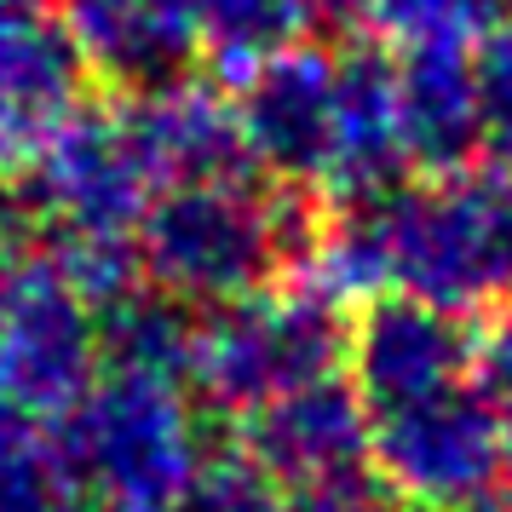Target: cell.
Wrapping results in <instances>:
<instances>
[{"instance_id": "6da1fadb", "label": "cell", "mask_w": 512, "mask_h": 512, "mask_svg": "<svg viewBox=\"0 0 512 512\" xmlns=\"http://www.w3.org/2000/svg\"><path fill=\"white\" fill-rule=\"evenodd\" d=\"M351 294H409L449 317L512 305V167H455L432 185L351 196L323 236Z\"/></svg>"}, {"instance_id": "7a4b0ae2", "label": "cell", "mask_w": 512, "mask_h": 512, "mask_svg": "<svg viewBox=\"0 0 512 512\" xmlns=\"http://www.w3.org/2000/svg\"><path fill=\"white\" fill-rule=\"evenodd\" d=\"M139 277L185 311L259 294L305 259V219L236 179L167 185L139 219Z\"/></svg>"}, {"instance_id": "3957f363", "label": "cell", "mask_w": 512, "mask_h": 512, "mask_svg": "<svg viewBox=\"0 0 512 512\" xmlns=\"http://www.w3.org/2000/svg\"><path fill=\"white\" fill-rule=\"evenodd\" d=\"M47 449L81 495V512H167L202 461L185 380L98 369L70 415L52 420Z\"/></svg>"}, {"instance_id": "277c9868", "label": "cell", "mask_w": 512, "mask_h": 512, "mask_svg": "<svg viewBox=\"0 0 512 512\" xmlns=\"http://www.w3.org/2000/svg\"><path fill=\"white\" fill-rule=\"evenodd\" d=\"M351 317L323 282H271L196 317L185 386L219 415H254L311 380L346 374Z\"/></svg>"}, {"instance_id": "5b68a950", "label": "cell", "mask_w": 512, "mask_h": 512, "mask_svg": "<svg viewBox=\"0 0 512 512\" xmlns=\"http://www.w3.org/2000/svg\"><path fill=\"white\" fill-rule=\"evenodd\" d=\"M369 466L420 512H484L512 478L507 426L478 374L369 415Z\"/></svg>"}, {"instance_id": "8992f818", "label": "cell", "mask_w": 512, "mask_h": 512, "mask_svg": "<svg viewBox=\"0 0 512 512\" xmlns=\"http://www.w3.org/2000/svg\"><path fill=\"white\" fill-rule=\"evenodd\" d=\"M104 369L98 305L81 300L47 259H29L0 311V409L12 420H58Z\"/></svg>"}, {"instance_id": "52a82bcc", "label": "cell", "mask_w": 512, "mask_h": 512, "mask_svg": "<svg viewBox=\"0 0 512 512\" xmlns=\"http://www.w3.org/2000/svg\"><path fill=\"white\" fill-rule=\"evenodd\" d=\"M150 167H144L133 127L81 121L41 144L29 179V213L41 219L47 248H104L133 242L150 208Z\"/></svg>"}, {"instance_id": "ba28073f", "label": "cell", "mask_w": 512, "mask_h": 512, "mask_svg": "<svg viewBox=\"0 0 512 512\" xmlns=\"http://www.w3.org/2000/svg\"><path fill=\"white\" fill-rule=\"evenodd\" d=\"M478 334L438 305H420L409 294H374L351 317L346 340V380L363 415L409 403L420 392H438L472 374Z\"/></svg>"}, {"instance_id": "9c48e42d", "label": "cell", "mask_w": 512, "mask_h": 512, "mask_svg": "<svg viewBox=\"0 0 512 512\" xmlns=\"http://www.w3.org/2000/svg\"><path fill=\"white\" fill-rule=\"evenodd\" d=\"M242 449L282 489H300L351 466H369V415L346 374H328L242 415Z\"/></svg>"}, {"instance_id": "30bf717a", "label": "cell", "mask_w": 512, "mask_h": 512, "mask_svg": "<svg viewBox=\"0 0 512 512\" xmlns=\"http://www.w3.org/2000/svg\"><path fill=\"white\" fill-rule=\"evenodd\" d=\"M242 150L282 179H334L340 150V75L323 64H277L254 81V98L236 121Z\"/></svg>"}, {"instance_id": "8fae6325", "label": "cell", "mask_w": 512, "mask_h": 512, "mask_svg": "<svg viewBox=\"0 0 512 512\" xmlns=\"http://www.w3.org/2000/svg\"><path fill=\"white\" fill-rule=\"evenodd\" d=\"M75 47L41 18L0 24V150L35 156L52 133H64L75 104Z\"/></svg>"}, {"instance_id": "7c38bea8", "label": "cell", "mask_w": 512, "mask_h": 512, "mask_svg": "<svg viewBox=\"0 0 512 512\" xmlns=\"http://www.w3.org/2000/svg\"><path fill=\"white\" fill-rule=\"evenodd\" d=\"M397 121H403V156L432 173H455L478 150V98L472 64L449 41H432L397 70Z\"/></svg>"}, {"instance_id": "4fadbf2b", "label": "cell", "mask_w": 512, "mask_h": 512, "mask_svg": "<svg viewBox=\"0 0 512 512\" xmlns=\"http://www.w3.org/2000/svg\"><path fill=\"white\" fill-rule=\"evenodd\" d=\"M190 334H196V311H185L179 300L156 294L150 282L127 288V294L110 300V305H98L104 369H133V374H156V380H185Z\"/></svg>"}, {"instance_id": "5bb4252c", "label": "cell", "mask_w": 512, "mask_h": 512, "mask_svg": "<svg viewBox=\"0 0 512 512\" xmlns=\"http://www.w3.org/2000/svg\"><path fill=\"white\" fill-rule=\"evenodd\" d=\"M167 512H288V489L236 443V449L202 455L190 466V478L167 501Z\"/></svg>"}, {"instance_id": "9a60e30c", "label": "cell", "mask_w": 512, "mask_h": 512, "mask_svg": "<svg viewBox=\"0 0 512 512\" xmlns=\"http://www.w3.org/2000/svg\"><path fill=\"white\" fill-rule=\"evenodd\" d=\"M0 512H81V495L64 478V466L47 443H29L24 432L0 443Z\"/></svg>"}, {"instance_id": "2e32d148", "label": "cell", "mask_w": 512, "mask_h": 512, "mask_svg": "<svg viewBox=\"0 0 512 512\" xmlns=\"http://www.w3.org/2000/svg\"><path fill=\"white\" fill-rule=\"evenodd\" d=\"M472 98H478V144L495 167H512V24L489 29L484 52L472 58Z\"/></svg>"}, {"instance_id": "e0dca14e", "label": "cell", "mask_w": 512, "mask_h": 512, "mask_svg": "<svg viewBox=\"0 0 512 512\" xmlns=\"http://www.w3.org/2000/svg\"><path fill=\"white\" fill-rule=\"evenodd\" d=\"M288 512H409V501L374 466H351V472L288 489Z\"/></svg>"}, {"instance_id": "ac0fdd59", "label": "cell", "mask_w": 512, "mask_h": 512, "mask_svg": "<svg viewBox=\"0 0 512 512\" xmlns=\"http://www.w3.org/2000/svg\"><path fill=\"white\" fill-rule=\"evenodd\" d=\"M472 374H478L484 397L495 403V415L507 426V449H512V305H501L484 323L478 346H472Z\"/></svg>"}, {"instance_id": "d6986e66", "label": "cell", "mask_w": 512, "mask_h": 512, "mask_svg": "<svg viewBox=\"0 0 512 512\" xmlns=\"http://www.w3.org/2000/svg\"><path fill=\"white\" fill-rule=\"evenodd\" d=\"M24 236L12 231V225H0V311H6V300H12V288H18V277H24Z\"/></svg>"}, {"instance_id": "ffe728a7", "label": "cell", "mask_w": 512, "mask_h": 512, "mask_svg": "<svg viewBox=\"0 0 512 512\" xmlns=\"http://www.w3.org/2000/svg\"><path fill=\"white\" fill-rule=\"evenodd\" d=\"M495 507H501V512H512V489H501V495H495Z\"/></svg>"}]
</instances>
